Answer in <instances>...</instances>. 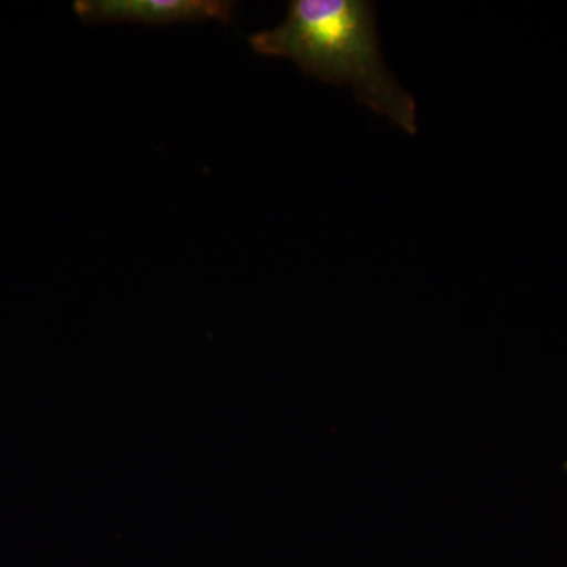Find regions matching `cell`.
<instances>
[{"label":"cell","mask_w":567,"mask_h":567,"mask_svg":"<svg viewBox=\"0 0 567 567\" xmlns=\"http://www.w3.org/2000/svg\"><path fill=\"white\" fill-rule=\"evenodd\" d=\"M257 54L289 59L308 76L344 87L358 103L416 134V102L388 69L375 6L368 0H292L281 24L249 37Z\"/></svg>","instance_id":"cell-1"},{"label":"cell","mask_w":567,"mask_h":567,"mask_svg":"<svg viewBox=\"0 0 567 567\" xmlns=\"http://www.w3.org/2000/svg\"><path fill=\"white\" fill-rule=\"evenodd\" d=\"M74 11L89 24L169 25L205 21L227 24L233 21L235 3L227 0H78Z\"/></svg>","instance_id":"cell-2"}]
</instances>
